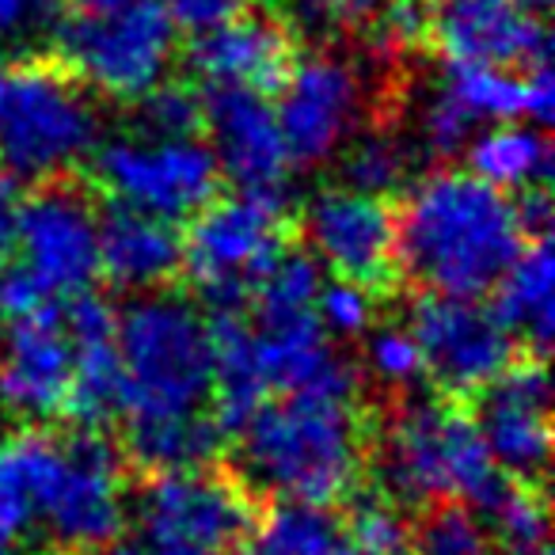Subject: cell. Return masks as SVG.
<instances>
[{
  "label": "cell",
  "instance_id": "6da1fadb",
  "mask_svg": "<svg viewBox=\"0 0 555 555\" xmlns=\"http://www.w3.org/2000/svg\"><path fill=\"white\" fill-rule=\"evenodd\" d=\"M525 247L509 191L472 171L438 168L415 179L396 209L400 274L449 297H483Z\"/></svg>",
  "mask_w": 555,
  "mask_h": 555
},
{
  "label": "cell",
  "instance_id": "7a4b0ae2",
  "mask_svg": "<svg viewBox=\"0 0 555 555\" xmlns=\"http://www.w3.org/2000/svg\"><path fill=\"white\" fill-rule=\"evenodd\" d=\"M244 487L282 499L335 506L362 487L370 468V426L358 396L282 392L262 403L236 434Z\"/></svg>",
  "mask_w": 555,
  "mask_h": 555
},
{
  "label": "cell",
  "instance_id": "3957f363",
  "mask_svg": "<svg viewBox=\"0 0 555 555\" xmlns=\"http://www.w3.org/2000/svg\"><path fill=\"white\" fill-rule=\"evenodd\" d=\"M370 468L377 491L403 509L461 499L487 514L509 487L472 415L441 392H396L377 430H370Z\"/></svg>",
  "mask_w": 555,
  "mask_h": 555
},
{
  "label": "cell",
  "instance_id": "277c9868",
  "mask_svg": "<svg viewBox=\"0 0 555 555\" xmlns=\"http://www.w3.org/2000/svg\"><path fill=\"white\" fill-rule=\"evenodd\" d=\"M16 468L54 552H88L118 540L126 525V456L103 430H39L9 441Z\"/></svg>",
  "mask_w": 555,
  "mask_h": 555
},
{
  "label": "cell",
  "instance_id": "5b68a950",
  "mask_svg": "<svg viewBox=\"0 0 555 555\" xmlns=\"http://www.w3.org/2000/svg\"><path fill=\"white\" fill-rule=\"evenodd\" d=\"M115 347L122 370V423L209 411L214 343L206 312L191 297L171 294L168 286L138 294L115 312Z\"/></svg>",
  "mask_w": 555,
  "mask_h": 555
},
{
  "label": "cell",
  "instance_id": "8992f818",
  "mask_svg": "<svg viewBox=\"0 0 555 555\" xmlns=\"http://www.w3.org/2000/svg\"><path fill=\"white\" fill-rule=\"evenodd\" d=\"M103 115L92 88L54 54L0 57V176L69 179L95 153Z\"/></svg>",
  "mask_w": 555,
  "mask_h": 555
},
{
  "label": "cell",
  "instance_id": "52a82bcc",
  "mask_svg": "<svg viewBox=\"0 0 555 555\" xmlns=\"http://www.w3.org/2000/svg\"><path fill=\"white\" fill-rule=\"evenodd\" d=\"M9 247H16V267H9L0 286V312L24 317L39 305L85 294L100 278L95 198L73 179H54L20 194Z\"/></svg>",
  "mask_w": 555,
  "mask_h": 555
},
{
  "label": "cell",
  "instance_id": "ba28073f",
  "mask_svg": "<svg viewBox=\"0 0 555 555\" xmlns=\"http://www.w3.org/2000/svg\"><path fill=\"white\" fill-rule=\"evenodd\" d=\"M289 202L244 191L214 194L183 236V270L198 286L206 312H244L259 278L289 247Z\"/></svg>",
  "mask_w": 555,
  "mask_h": 555
},
{
  "label": "cell",
  "instance_id": "9c48e42d",
  "mask_svg": "<svg viewBox=\"0 0 555 555\" xmlns=\"http://www.w3.org/2000/svg\"><path fill=\"white\" fill-rule=\"evenodd\" d=\"M179 27L160 0H115L107 9H77L62 20L54 57L92 92L133 103L168 77Z\"/></svg>",
  "mask_w": 555,
  "mask_h": 555
},
{
  "label": "cell",
  "instance_id": "30bf717a",
  "mask_svg": "<svg viewBox=\"0 0 555 555\" xmlns=\"http://www.w3.org/2000/svg\"><path fill=\"white\" fill-rule=\"evenodd\" d=\"M88 160L100 191L164 221H186L221 191V171L202 138H149L130 130L95 145Z\"/></svg>",
  "mask_w": 555,
  "mask_h": 555
},
{
  "label": "cell",
  "instance_id": "8fae6325",
  "mask_svg": "<svg viewBox=\"0 0 555 555\" xmlns=\"http://www.w3.org/2000/svg\"><path fill=\"white\" fill-rule=\"evenodd\" d=\"M274 115L294 164H327L362 130L370 115V88L350 57L312 50L294 57L286 80L278 85Z\"/></svg>",
  "mask_w": 555,
  "mask_h": 555
},
{
  "label": "cell",
  "instance_id": "7c38bea8",
  "mask_svg": "<svg viewBox=\"0 0 555 555\" xmlns=\"http://www.w3.org/2000/svg\"><path fill=\"white\" fill-rule=\"evenodd\" d=\"M141 540H179L232 555V547L251 532L255 499L251 487L214 468L156 472L133 502Z\"/></svg>",
  "mask_w": 555,
  "mask_h": 555
},
{
  "label": "cell",
  "instance_id": "4fadbf2b",
  "mask_svg": "<svg viewBox=\"0 0 555 555\" xmlns=\"http://www.w3.org/2000/svg\"><path fill=\"white\" fill-rule=\"evenodd\" d=\"M305 236L312 259L343 282H354L373 297H392L400 289L396 214L380 194L324 186L305 206Z\"/></svg>",
  "mask_w": 555,
  "mask_h": 555
},
{
  "label": "cell",
  "instance_id": "5bb4252c",
  "mask_svg": "<svg viewBox=\"0 0 555 555\" xmlns=\"http://www.w3.org/2000/svg\"><path fill=\"white\" fill-rule=\"evenodd\" d=\"M411 339L441 396H476L514 362V335L479 297L423 294L411 305Z\"/></svg>",
  "mask_w": 555,
  "mask_h": 555
},
{
  "label": "cell",
  "instance_id": "9a60e30c",
  "mask_svg": "<svg viewBox=\"0 0 555 555\" xmlns=\"http://www.w3.org/2000/svg\"><path fill=\"white\" fill-rule=\"evenodd\" d=\"M202 111V133H209L217 171L244 194L289 202L294 156L267 95L251 88H206Z\"/></svg>",
  "mask_w": 555,
  "mask_h": 555
},
{
  "label": "cell",
  "instance_id": "2e32d148",
  "mask_svg": "<svg viewBox=\"0 0 555 555\" xmlns=\"http://www.w3.org/2000/svg\"><path fill=\"white\" fill-rule=\"evenodd\" d=\"M552 388L544 358L529 354L509 362L476 392V423L491 461L514 483H540L552 453Z\"/></svg>",
  "mask_w": 555,
  "mask_h": 555
},
{
  "label": "cell",
  "instance_id": "e0dca14e",
  "mask_svg": "<svg viewBox=\"0 0 555 555\" xmlns=\"http://www.w3.org/2000/svg\"><path fill=\"white\" fill-rule=\"evenodd\" d=\"M73 380V343L62 301L12 317L0 350V403L24 423L62 418Z\"/></svg>",
  "mask_w": 555,
  "mask_h": 555
},
{
  "label": "cell",
  "instance_id": "ac0fdd59",
  "mask_svg": "<svg viewBox=\"0 0 555 555\" xmlns=\"http://www.w3.org/2000/svg\"><path fill=\"white\" fill-rule=\"evenodd\" d=\"M294 57V27L247 9L198 31L186 47V65L206 88H251L262 95L278 92Z\"/></svg>",
  "mask_w": 555,
  "mask_h": 555
},
{
  "label": "cell",
  "instance_id": "d6986e66",
  "mask_svg": "<svg viewBox=\"0 0 555 555\" xmlns=\"http://www.w3.org/2000/svg\"><path fill=\"white\" fill-rule=\"evenodd\" d=\"M430 42L446 62H479L502 69H532L552 62V39L537 12L514 0H456L430 16Z\"/></svg>",
  "mask_w": 555,
  "mask_h": 555
},
{
  "label": "cell",
  "instance_id": "ffe728a7",
  "mask_svg": "<svg viewBox=\"0 0 555 555\" xmlns=\"http://www.w3.org/2000/svg\"><path fill=\"white\" fill-rule=\"evenodd\" d=\"M65 332L73 343V380L65 396V411L73 426L103 430L118 418V392H122V370H118L115 347V309L92 289L69 297Z\"/></svg>",
  "mask_w": 555,
  "mask_h": 555
},
{
  "label": "cell",
  "instance_id": "44dd1931",
  "mask_svg": "<svg viewBox=\"0 0 555 555\" xmlns=\"http://www.w3.org/2000/svg\"><path fill=\"white\" fill-rule=\"evenodd\" d=\"M183 270V236L176 221L133 206H115L100 214V274H107L118 289L149 294L176 282Z\"/></svg>",
  "mask_w": 555,
  "mask_h": 555
},
{
  "label": "cell",
  "instance_id": "7402d4cb",
  "mask_svg": "<svg viewBox=\"0 0 555 555\" xmlns=\"http://www.w3.org/2000/svg\"><path fill=\"white\" fill-rule=\"evenodd\" d=\"M494 317L502 320L514 339H521L537 358L547 354L555 332V259L552 236L525 240V247L514 255L506 274L494 282Z\"/></svg>",
  "mask_w": 555,
  "mask_h": 555
},
{
  "label": "cell",
  "instance_id": "603a6c76",
  "mask_svg": "<svg viewBox=\"0 0 555 555\" xmlns=\"http://www.w3.org/2000/svg\"><path fill=\"white\" fill-rule=\"evenodd\" d=\"M209 343H214V388H209V415L224 438L240 430L255 411L267 403L270 388L255 358L251 320L244 312H206Z\"/></svg>",
  "mask_w": 555,
  "mask_h": 555
},
{
  "label": "cell",
  "instance_id": "cb8c5ba5",
  "mask_svg": "<svg viewBox=\"0 0 555 555\" xmlns=\"http://www.w3.org/2000/svg\"><path fill=\"white\" fill-rule=\"evenodd\" d=\"M224 446V430L214 423L209 411L171 418H141L126 423L122 456L126 464H138L141 472H186L209 468Z\"/></svg>",
  "mask_w": 555,
  "mask_h": 555
},
{
  "label": "cell",
  "instance_id": "d4e9b609",
  "mask_svg": "<svg viewBox=\"0 0 555 555\" xmlns=\"http://www.w3.org/2000/svg\"><path fill=\"white\" fill-rule=\"evenodd\" d=\"M468 171L499 191H521L529 183H547L552 176V145L540 126L502 122L494 130H476L468 141Z\"/></svg>",
  "mask_w": 555,
  "mask_h": 555
},
{
  "label": "cell",
  "instance_id": "484cf974",
  "mask_svg": "<svg viewBox=\"0 0 555 555\" xmlns=\"http://www.w3.org/2000/svg\"><path fill=\"white\" fill-rule=\"evenodd\" d=\"M251 547L259 555H350L347 529L327 506L282 499L255 517Z\"/></svg>",
  "mask_w": 555,
  "mask_h": 555
},
{
  "label": "cell",
  "instance_id": "4316f807",
  "mask_svg": "<svg viewBox=\"0 0 555 555\" xmlns=\"http://www.w3.org/2000/svg\"><path fill=\"white\" fill-rule=\"evenodd\" d=\"M411 555H494V540L487 517L476 506L461 499H438L426 502L423 514L411 521L408 537Z\"/></svg>",
  "mask_w": 555,
  "mask_h": 555
},
{
  "label": "cell",
  "instance_id": "83f0119b",
  "mask_svg": "<svg viewBox=\"0 0 555 555\" xmlns=\"http://www.w3.org/2000/svg\"><path fill=\"white\" fill-rule=\"evenodd\" d=\"M418 164V153L411 141H403V133L396 130H358L354 138L343 145V186H354L365 194H396L400 186H408L411 168Z\"/></svg>",
  "mask_w": 555,
  "mask_h": 555
},
{
  "label": "cell",
  "instance_id": "f1b7e54d",
  "mask_svg": "<svg viewBox=\"0 0 555 555\" xmlns=\"http://www.w3.org/2000/svg\"><path fill=\"white\" fill-rule=\"evenodd\" d=\"M476 126L479 118L446 85H434L415 111L411 145H415L418 160H449V156L468 149V141L476 138Z\"/></svg>",
  "mask_w": 555,
  "mask_h": 555
},
{
  "label": "cell",
  "instance_id": "f546056e",
  "mask_svg": "<svg viewBox=\"0 0 555 555\" xmlns=\"http://www.w3.org/2000/svg\"><path fill=\"white\" fill-rule=\"evenodd\" d=\"M347 529L350 555H408L411 521L400 502H392L385 491L350 494V517L343 521Z\"/></svg>",
  "mask_w": 555,
  "mask_h": 555
},
{
  "label": "cell",
  "instance_id": "4dcf8cb0",
  "mask_svg": "<svg viewBox=\"0 0 555 555\" xmlns=\"http://www.w3.org/2000/svg\"><path fill=\"white\" fill-rule=\"evenodd\" d=\"M483 517L509 555L547 552V502L540 483H509Z\"/></svg>",
  "mask_w": 555,
  "mask_h": 555
},
{
  "label": "cell",
  "instance_id": "1f68e13d",
  "mask_svg": "<svg viewBox=\"0 0 555 555\" xmlns=\"http://www.w3.org/2000/svg\"><path fill=\"white\" fill-rule=\"evenodd\" d=\"M202 92L186 80L153 85L145 95L133 100V133L149 138H198L202 133Z\"/></svg>",
  "mask_w": 555,
  "mask_h": 555
},
{
  "label": "cell",
  "instance_id": "d6a6232c",
  "mask_svg": "<svg viewBox=\"0 0 555 555\" xmlns=\"http://www.w3.org/2000/svg\"><path fill=\"white\" fill-rule=\"evenodd\" d=\"M65 16V0H0V57H31L54 50Z\"/></svg>",
  "mask_w": 555,
  "mask_h": 555
},
{
  "label": "cell",
  "instance_id": "836d02e7",
  "mask_svg": "<svg viewBox=\"0 0 555 555\" xmlns=\"http://www.w3.org/2000/svg\"><path fill=\"white\" fill-rule=\"evenodd\" d=\"M365 370L380 380V388L388 392H408L418 380L426 377L423 354H418V343L411 339L408 327L388 324L377 327L365 343Z\"/></svg>",
  "mask_w": 555,
  "mask_h": 555
},
{
  "label": "cell",
  "instance_id": "e575fe53",
  "mask_svg": "<svg viewBox=\"0 0 555 555\" xmlns=\"http://www.w3.org/2000/svg\"><path fill=\"white\" fill-rule=\"evenodd\" d=\"M373 301L377 297L365 294L354 282H332V286H320L317 297V317L324 324L327 335H339V339H358V335L370 332L373 324Z\"/></svg>",
  "mask_w": 555,
  "mask_h": 555
},
{
  "label": "cell",
  "instance_id": "d590c367",
  "mask_svg": "<svg viewBox=\"0 0 555 555\" xmlns=\"http://www.w3.org/2000/svg\"><path fill=\"white\" fill-rule=\"evenodd\" d=\"M385 0H286L289 24L301 31H350L365 27Z\"/></svg>",
  "mask_w": 555,
  "mask_h": 555
},
{
  "label": "cell",
  "instance_id": "8d00e7d4",
  "mask_svg": "<svg viewBox=\"0 0 555 555\" xmlns=\"http://www.w3.org/2000/svg\"><path fill=\"white\" fill-rule=\"evenodd\" d=\"M35 529V506L27 483L16 468V456H12L9 441L0 446V540H24Z\"/></svg>",
  "mask_w": 555,
  "mask_h": 555
},
{
  "label": "cell",
  "instance_id": "74e56055",
  "mask_svg": "<svg viewBox=\"0 0 555 555\" xmlns=\"http://www.w3.org/2000/svg\"><path fill=\"white\" fill-rule=\"evenodd\" d=\"M168 9L171 24L186 27V31H206V27H217L221 20L236 16V12L247 9V0H160Z\"/></svg>",
  "mask_w": 555,
  "mask_h": 555
},
{
  "label": "cell",
  "instance_id": "f35d334b",
  "mask_svg": "<svg viewBox=\"0 0 555 555\" xmlns=\"http://www.w3.org/2000/svg\"><path fill=\"white\" fill-rule=\"evenodd\" d=\"M514 202V214H517V224H521L525 240H544L552 236V191L547 183H529L521 191L509 194Z\"/></svg>",
  "mask_w": 555,
  "mask_h": 555
},
{
  "label": "cell",
  "instance_id": "ab89813d",
  "mask_svg": "<svg viewBox=\"0 0 555 555\" xmlns=\"http://www.w3.org/2000/svg\"><path fill=\"white\" fill-rule=\"evenodd\" d=\"M16 209H20V186L16 179L0 176V247L9 251L12 229H16Z\"/></svg>",
  "mask_w": 555,
  "mask_h": 555
},
{
  "label": "cell",
  "instance_id": "60d3db41",
  "mask_svg": "<svg viewBox=\"0 0 555 555\" xmlns=\"http://www.w3.org/2000/svg\"><path fill=\"white\" fill-rule=\"evenodd\" d=\"M57 555H141V552L133 544H118V540H111V544L88 547V552H57Z\"/></svg>",
  "mask_w": 555,
  "mask_h": 555
},
{
  "label": "cell",
  "instance_id": "b9f144b4",
  "mask_svg": "<svg viewBox=\"0 0 555 555\" xmlns=\"http://www.w3.org/2000/svg\"><path fill=\"white\" fill-rule=\"evenodd\" d=\"M514 4H521V9H529V12H544L552 0H514Z\"/></svg>",
  "mask_w": 555,
  "mask_h": 555
},
{
  "label": "cell",
  "instance_id": "7bdbcfd3",
  "mask_svg": "<svg viewBox=\"0 0 555 555\" xmlns=\"http://www.w3.org/2000/svg\"><path fill=\"white\" fill-rule=\"evenodd\" d=\"M77 9H107V4H115V0H73Z\"/></svg>",
  "mask_w": 555,
  "mask_h": 555
},
{
  "label": "cell",
  "instance_id": "ee69618b",
  "mask_svg": "<svg viewBox=\"0 0 555 555\" xmlns=\"http://www.w3.org/2000/svg\"><path fill=\"white\" fill-rule=\"evenodd\" d=\"M418 4H423V9H446V4H456V0H418Z\"/></svg>",
  "mask_w": 555,
  "mask_h": 555
},
{
  "label": "cell",
  "instance_id": "f6af8a7d",
  "mask_svg": "<svg viewBox=\"0 0 555 555\" xmlns=\"http://www.w3.org/2000/svg\"><path fill=\"white\" fill-rule=\"evenodd\" d=\"M4 274H9V259H4V247H0V286H4Z\"/></svg>",
  "mask_w": 555,
  "mask_h": 555
},
{
  "label": "cell",
  "instance_id": "bcb514c9",
  "mask_svg": "<svg viewBox=\"0 0 555 555\" xmlns=\"http://www.w3.org/2000/svg\"><path fill=\"white\" fill-rule=\"evenodd\" d=\"M0 555H20L16 544H9V540H0Z\"/></svg>",
  "mask_w": 555,
  "mask_h": 555
},
{
  "label": "cell",
  "instance_id": "7dc6e473",
  "mask_svg": "<svg viewBox=\"0 0 555 555\" xmlns=\"http://www.w3.org/2000/svg\"><path fill=\"white\" fill-rule=\"evenodd\" d=\"M232 555H259V552H255V547L247 544V547H240V552H232Z\"/></svg>",
  "mask_w": 555,
  "mask_h": 555
},
{
  "label": "cell",
  "instance_id": "c3c4849f",
  "mask_svg": "<svg viewBox=\"0 0 555 555\" xmlns=\"http://www.w3.org/2000/svg\"><path fill=\"white\" fill-rule=\"evenodd\" d=\"M532 555H552V552H532Z\"/></svg>",
  "mask_w": 555,
  "mask_h": 555
}]
</instances>
